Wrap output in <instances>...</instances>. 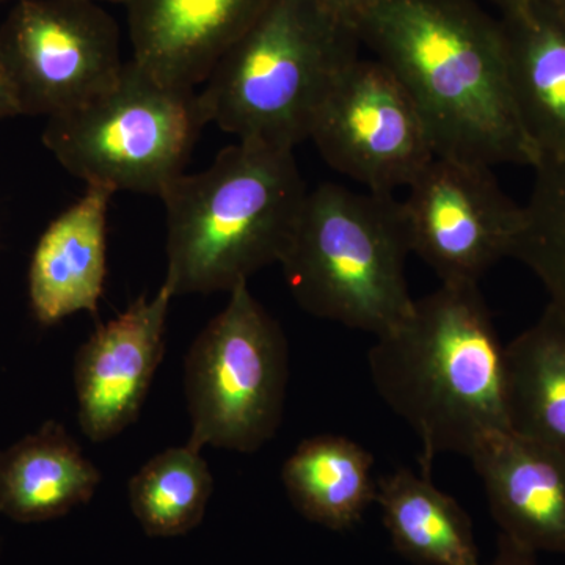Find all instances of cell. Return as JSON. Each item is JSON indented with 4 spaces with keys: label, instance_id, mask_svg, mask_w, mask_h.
Wrapping results in <instances>:
<instances>
[{
    "label": "cell",
    "instance_id": "cell-1",
    "mask_svg": "<svg viewBox=\"0 0 565 565\" xmlns=\"http://www.w3.org/2000/svg\"><path fill=\"white\" fill-rule=\"evenodd\" d=\"M359 33L411 96L435 156L489 169L537 166L500 21L475 0H377Z\"/></svg>",
    "mask_w": 565,
    "mask_h": 565
},
{
    "label": "cell",
    "instance_id": "cell-2",
    "mask_svg": "<svg viewBox=\"0 0 565 565\" xmlns=\"http://www.w3.org/2000/svg\"><path fill=\"white\" fill-rule=\"evenodd\" d=\"M367 353L375 392L422 440V473L440 455L471 457L509 429L505 345L479 285H448L415 300Z\"/></svg>",
    "mask_w": 565,
    "mask_h": 565
},
{
    "label": "cell",
    "instance_id": "cell-3",
    "mask_svg": "<svg viewBox=\"0 0 565 565\" xmlns=\"http://www.w3.org/2000/svg\"><path fill=\"white\" fill-rule=\"evenodd\" d=\"M308 189L294 151L239 141L203 172L162 193L167 212L166 285L173 296L232 292L280 264Z\"/></svg>",
    "mask_w": 565,
    "mask_h": 565
},
{
    "label": "cell",
    "instance_id": "cell-4",
    "mask_svg": "<svg viewBox=\"0 0 565 565\" xmlns=\"http://www.w3.org/2000/svg\"><path fill=\"white\" fill-rule=\"evenodd\" d=\"M360 46L359 31L313 0H274L200 88L204 117L239 141L294 151Z\"/></svg>",
    "mask_w": 565,
    "mask_h": 565
},
{
    "label": "cell",
    "instance_id": "cell-5",
    "mask_svg": "<svg viewBox=\"0 0 565 565\" xmlns=\"http://www.w3.org/2000/svg\"><path fill=\"white\" fill-rule=\"evenodd\" d=\"M411 253L401 200L323 182L308 191L280 264L307 313L381 337L414 307Z\"/></svg>",
    "mask_w": 565,
    "mask_h": 565
},
{
    "label": "cell",
    "instance_id": "cell-6",
    "mask_svg": "<svg viewBox=\"0 0 565 565\" xmlns=\"http://www.w3.org/2000/svg\"><path fill=\"white\" fill-rule=\"evenodd\" d=\"M206 125L199 90L163 84L131 58L102 95L47 118L43 141L87 185L161 199Z\"/></svg>",
    "mask_w": 565,
    "mask_h": 565
},
{
    "label": "cell",
    "instance_id": "cell-7",
    "mask_svg": "<svg viewBox=\"0 0 565 565\" xmlns=\"http://www.w3.org/2000/svg\"><path fill=\"white\" fill-rule=\"evenodd\" d=\"M185 356L189 444L256 452L277 434L289 381L288 340L239 282Z\"/></svg>",
    "mask_w": 565,
    "mask_h": 565
},
{
    "label": "cell",
    "instance_id": "cell-8",
    "mask_svg": "<svg viewBox=\"0 0 565 565\" xmlns=\"http://www.w3.org/2000/svg\"><path fill=\"white\" fill-rule=\"evenodd\" d=\"M0 63L20 115L57 117L118 79L120 29L92 0H20L0 28Z\"/></svg>",
    "mask_w": 565,
    "mask_h": 565
},
{
    "label": "cell",
    "instance_id": "cell-9",
    "mask_svg": "<svg viewBox=\"0 0 565 565\" xmlns=\"http://www.w3.org/2000/svg\"><path fill=\"white\" fill-rule=\"evenodd\" d=\"M310 140L338 173L386 195L408 189L435 158L411 96L375 58L345 70L316 115Z\"/></svg>",
    "mask_w": 565,
    "mask_h": 565
},
{
    "label": "cell",
    "instance_id": "cell-10",
    "mask_svg": "<svg viewBox=\"0 0 565 565\" xmlns=\"http://www.w3.org/2000/svg\"><path fill=\"white\" fill-rule=\"evenodd\" d=\"M408 244L441 282L479 285L512 248L523 206L512 202L493 169L435 156L401 200Z\"/></svg>",
    "mask_w": 565,
    "mask_h": 565
},
{
    "label": "cell",
    "instance_id": "cell-11",
    "mask_svg": "<svg viewBox=\"0 0 565 565\" xmlns=\"http://www.w3.org/2000/svg\"><path fill=\"white\" fill-rule=\"evenodd\" d=\"M173 292L163 282L103 323L74 360L79 424L92 441L110 440L137 418L166 351L167 316Z\"/></svg>",
    "mask_w": 565,
    "mask_h": 565
},
{
    "label": "cell",
    "instance_id": "cell-12",
    "mask_svg": "<svg viewBox=\"0 0 565 565\" xmlns=\"http://www.w3.org/2000/svg\"><path fill=\"white\" fill-rule=\"evenodd\" d=\"M274 0H131L132 61L173 87H202Z\"/></svg>",
    "mask_w": 565,
    "mask_h": 565
},
{
    "label": "cell",
    "instance_id": "cell-13",
    "mask_svg": "<svg viewBox=\"0 0 565 565\" xmlns=\"http://www.w3.org/2000/svg\"><path fill=\"white\" fill-rule=\"evenodd\" d=\"M501 534L531 552L565 555V456L501 430L470 457Z\"/></svg>",
    "mask_w": 565,
    "mask_h": 565
},
{
    "label": "cell",
    "instance_id": "cell-14",
    "mask_svg": "<svg viewBox=\"0 0 565 565\" xmlns=\"http://www.w3.org/2000/svg\"><path fill=\"white\" fill-rule=\"evenodd\" d=\"M498 10L520 121L539 162L561 161L565 159V20L545 0H505Z\"/></svg>",
    "mask_w": 565,
    "mask_h": 565
},
{
    "label": "cell",
    "instance_id": "cell-15",
    "mask_svg": "<svg viewBox=\"0 0 565 565\" xmlns=\"http://www.w3.org/2000/svg\"><path fill=\"white\" fill-rule=\"evenodd\" d=\"M115 192L87 185L84 196L41 234L29 269L33 315L43 326L96 315L107 267V212Z\"/></svg>",
    "mask_w": 565,
    "mask_h": 565
},
{
    "label": "cell",
    "instance_id": "cell-16",
    "mask_svg": "<svg viewBox=\"0 0 565 565\" xmlns=\"http://www.w3.org/2000/svg\"><path fill=\"white\" fill-rule=\"evenodd\" d=\"M102 473L63 424L46 422L0 451V515L39 523L88 503Z\"/></svg>",
    "mask_w": 565,
    "mask_h": 565
},
{
    "label": "cell",
    "instance_id": "cell-17",
    "mask_svg": "<svg viewBox=\"0 0 565 565\" xmlns=\"http://www.w3.org/2000/svg\"><path fill=\"white\" fill-rule=\"evenodd\" d=\"M384 525L394 550L416 565H479L473 523L451 494L434 486L430 475L408 468L377 479Z\"/></svg>",
    "mask_w": 565,
    "mask_h": 565
},
{
    "label": "cell",
    "instance_id": "cell-18",
    "mask_svg": "<svg viewBox=\"0 0 565 565\" xmlns=\"http://www.w3.org/2000/svg\"><path fill=\"white\" fill-rule=\"evenodd\" d=\"M374 457L343 435L307 438L288 457L281 481L294 508L333 531L351 530L375 503Z\"/></svg>",
    "mask_w": 565,
    "mask_h": 565
},
{
    "label": "cell",
    "instance_id": "cell-19",
    "mask_svg": "<svg viewBox=\"0 0 565 565\" xmlns=\"http://www.w3.org/2000/svg\"><path fill=\"white\" fill-rule=\"evenodd\" d=\"M509 429L565 456V322L546 307L505 344Z\"/></svg>",
    "mask_w": 565,
    "mask_h": 565
},
{
    "label": "cell",
    "instance_id": "cell-20",
    "mask_svg": "<svg viewBox=\"0 0 565 565\" xmlns=\"http://www.w3.org/2000/svg\"><path fill=\"white\" fill-rule=\"evenodd\" d=\"M214 487L202 448L192 444L166 449L129 481V503L151 537H177L202 523Z\"/></svg>",
    "mask_w": 565,
    "mask_h": 565
},
{
    "label": "cell",
    "instance_id": "cell-21",
    "mask_svg": "<svg viewBox=\"0 0 565 565\" xmlns=\"http://www.w3.org/2000/svg\"><path fill=\"white\" fill-rule=\"evenodd\" d=\"M534 172L511 258L533 270L548 294L546 307L565 322V159L539 162Z\"/></svg>",
    "mask_w": 565,
    "mask_h": 565
},
{
    "label": "cell",
    "instance_id": "cell-22",
    "mask_svg": "<svg viewBox=\"0 0 565 565\" xmlns=\"http://www.w3.org/2000/svg\"><path fill=\"white\" fill-rule=\"evenodd\" d=\"M313 2L334 20L344 22L359 31L360 24L377 0H313Z\"/></svg>",
    "mask_w": 565,
    "mask_h": 565
},
{
    "label": "cell",
    "instance_id": "cell-23",
    "mask_svg": "<svg viewBox=\"0 0 565 565\" xmlns=\"http://www.w3.org/2000/svg\"><path fill=\"white\" fill-rule=\"evenodd\" d=\"M490 565H537V561L534 552L500 534L497 556Z\"/></svg>",
    "mask_w": 565,
    "mask_h": 565
},
{
    "label": "cell",
    "instance_id": "cell-24",
    "mask_svg": "<svg viewBox=\"0 0 565 565\" xmlns=\"http://www.w3.org/2000/svg\"><path fill=\"white\" fill-rule=\"evenodd\" d=\"M17 115H20V110H18L17 102H14L6 71H3L2 63H0V122L7 120V118L17 117Z\"/></svg>",
    "mask_w": 565,
    "mask_h": 565
},
{
    "label": "cell",
    "instance_id": "cell-25",
    "mask_svg": "<svg viewBox=\"0 0 565 565\" xmlns=\"http://www.w3.org/2000/svg\"><path fill=\"white\" fill-rule=\"evenodd\" d=\"M545 2L565 20V0H545Z\"/></svg>",
    "mask_w": 565,
    "mask_h": 565
},
{
    "label": "cell",
    "instance_id": "cell-26",
    "mask_svg": "<svg viewBox=\"0 0 565 565\" xmlns=\"http://www.w3.org/2000/svg\"><path fill=\"white\" fill-rule=\"evenodd\" d=\"M92 2L102 3V2H109V3H125V6H128L131 0H92Z\"/></svg>",
    "mask_w": 565,
    "mask_h": 565
},
{
    "label": "cell",
    "instance_id": "cell-27",
    "mask_svg": "<svg viewBox=\"0 0 565 565\" xmlns=\"http://www.w3.org/2000/svg\"><path fill=\"white\" fill-rule=\"evenodd\" d=\"M490 2L494 3V6L497 7H501L505 2V0H490Z\"/></svg>",
    "mask_w": 565,
    "mask_h": 565
}]
</instances>
